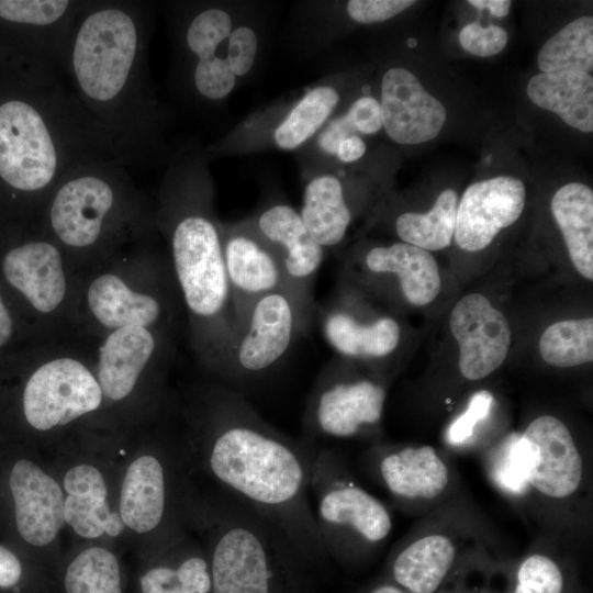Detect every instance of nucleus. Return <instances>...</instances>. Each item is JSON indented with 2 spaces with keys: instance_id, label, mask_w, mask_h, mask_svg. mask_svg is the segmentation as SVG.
I'll return each instance as SVG.
<instances>
[{
  "instance_id": "obj_1",
  "label": "nucleus",
  "mask_w": 593,
  "mask_h": 593,
  "mask_svg": "<svg viewBox=\"0 0 593 593\" xmlns=\"http://www.w3.org/2000/svg\"><path fill=\"white\" fill-rule=\"evenodd\" d=\"M150 29L148 2L88 0L64 59L70 89L127 167L150 163L161 148L165 113L148 69Z\"/></svg>"
},
{
  "instance_id": "obj_2",
  "label": "nucleus",
  "mask_w": 593,
  "mask_h": 593,
  "mask_svg": "<svg viewBox=\"0 0 593 593\" xmlns=\"http://www.w3.org/2000/svg\"><path fill=\"white\" fill-rule=\"evenodd\" d=\"M204 410L206 467L223 492L272 523L312 566L327 561L309 491L313 444L277 430L233 388L211 391Z\"/></svg>"
},
{
  "instance_id": "obj_3",
  "label": "nucleus",
  "mask_w": 593,
  "mask_h": 593,
  "mask_svg": "<svg viewBox=\"0 0 593 593\" xmlns=\"http://www.w3.org/2000/svg\"><path fill=\"white\" fill-rule=\"evenodd\" d=\"M98 158L123 163L63 78L0 74V222L33 221L67 172Z\"/></svg>"
},
{
  "instance_id": "obj_4",
  "label": "nucleus",
  "mask_w": 593,
  "mask_h": 593,
  "mask_svg": "<svg viewBox=\"0 0 593 593\" xmlns=\"http://www.w3.org/2000/svg\"><path fill=\"white\" fill-rule=\"evenodd\" d=\"M201 159L176 158L155 205L154 225L167 238L171 273L184 305L192 349L216 372L235 332L222 225L211 209Z\"/></svg>"
},
{
  "instance_id": "obj_5",
  "label": "nucleus",
  "mask_w": 593,
  "mask_h": 593,
  "mask_svg": "<svg viewBox=\"0 0 593 593\" xmlns=\"http://www.w3.org/2000/svg\"><path fill=\"white\" fill-rule=\"evenodd\" d=\"M155 205L127 166L113 158L67 172L32 221L66 253L82 276L155 230Z\"/></svg>"
},
{
  "instance_id": "obj_6",
  "label": "nucleus",
  "mask_w": 593,
  "mask_h": 593,
  "mask_svg": "<svg viewBox=\"0 0 593 593\" xmlns=\"http://www.w3.org/2000/svg\"><path fill=\"white\" fill-rule=\"evenodd\" d=\"M81 276L34 222H0V288L33 346L79 337Z\"/></svg>"
},
{
  "instance_id": "obj_7",
  "label": "nucleus",
  "mask_w": 593,
  "mask_h": 593,
  "mask_svg": "<svg viewBox=\"0 0 593 593\" xmlns=\"http://www.w3.org/2000/svg\"><path fill=\"white\" fill-rule=\"evenodd\" d=\"M206 517L212 593H309L313 566L272 523L226 493Z\"/></svg>"
},
{
  "instance_id": "obj_8",
  "label": "nucleus",
  "mask_w": 593,
  "mask_h": 593,
  "mask_svg": "<svg viewBox=\"0 0 593 593\" xmlns=\"http://www.w3.org/2000/svg\"><path fill=\"white\" fill-rule=\"evenodd\" d=\"M147 243L148 238L137 242L81 276L76 304L79 337L99 340L130 326L170 333L176 283Z\"/></svg>"
},
{
  "instance_id": "obj_9",
  "label": "nucleus",
  "mask_w": 593,
  "mask_h": 593,
  "mask_svg": "<svg viewBox=\"0 0 593 593\" xmlns=\"http://www.w3.org/2000/svg\"><path fill=\"white\" fill-rule=\"evenodd\" d=\"M82 338L29 346L0 362V398H15L11 404L29 428L47 432L101 406L94 363H88L93 356Z\"/></svg>"
},
{
  "instance_id": "obj_10",
  "label": "nucleus",
  "mask_w": 593,
  "mask_h": 593,
  "mask_svg": "<svg viewBox=\"0 0 593 593\" xmlns=\"http://www.w3.org/2000/svg\"><path fill=\"white\" fill-rule=\"evenodd\" d=\"M309 491L316 528L328 558L357 561L392 529L384 504L355 483L340 456L313 446Z\"/></svg>"
},
{
  "instance_id": "obj_11",
  "label": "nucleus",
  "mask_w": 593,
  "mask_h": 593,
  "mask_svg": "<svg viewBox=\"0 0 593 593\" xmlns=\"http://www.w3.org/2000/svg\"><path fill=\"white\" fill-rule=\"evenodd\" d=\"M88 0H0V74L63 78L64 59Z\"/></svg>"
},
{
  "instance_id": "obj_12",
  "label": "nucleus",
  "mask_w": 593,
  "mask_h": 593,
  "mask_svg": "<svg viewBox=\"0 0 593 593\" xmlns=\"http://www.w3.org/2000/svg\"><path fill=\"white\" fill-rule=\"evenodd\" d=\"M312 318L289 293L257 299L238 321L216 373L233 384L260 379L283 360Z\"/></svg>"
},
{
  "instance_id": "obj_13",
  "label": "nucleus",
  "mask_w": 593,
  "mask_h": 593,
  "mask_svg": "<svg viewBox=\"0 0 593 593\" xmlns=\"http://www.w3.org/2000/svg\"><path fill=\"white\" fill-rule=\"evenodd\" d=\"M385 398L379 380L356 376L334 361L314 383L304 411V429L311 439L359 436L379 425Z\"/></svg>"
},
{
  "instance_id": "obj_14",
  "label": "nucleus",
  "mask_w": 593,
  "mask_h": 593,
  "mask_svg": "<svg viewBox=\"0 0 593 593\" xmlns=\"http://www.w3.org/2000/svg\"><path fill=\"white\" fill-rule=\"evenodd\" d=\"M222 242L236 325L251 303L269 293H289L301 304L279 257L247 222L222 226Z\"/></svg>"
},
{
  "instance_id": "obj_15",
  "label": "nucleus",
  "mask_w": 593,
  "mask_h": 593,
  "mask_svg": "<svg viewBox=\"0 0 593 593\" xmlns=\"http://www.w3.org/2000/svg\"><path fill=\"white\" fill-rule=\"evenodd\" d=\"M526 457V484L552 500H567L580 488L583 460L567 425L556 416L534 418L519 435Z\"/></svg>"
},
{
  "instance_id": "obj_16",
  "label": "nucleus",
  "mask_w": 593,
  "mask_h": 593,
  "mask_svg": "<svg viewBox=\"0 0 593 593\" xmlns=\"http://www.w3.org/2000/svg\"><path fill=\"white\" fill-rule=\"evenodd\" d=\"M4 486L18 537L33 547L51 544L65 523V499L58 483L35 462L20 457L9 463Z\"/></svg>"
},
{
  "instance_id": "obj_17",
  "label": "nucleus",
  "mask_w": 593,
  "mask_h": 593,
  "mask_svg": "<svg viewBox=\"0 0 593 593\" xmlns=\"http://www.w3.org/2000/svg\"><path fill=\"white\" fill-rule=\"evenodd\" d=\"M449 326L459 346L458 367L465 379L481 380L502 366L511 346V327L485 295L460 298L450 313Z\"/></svg>"
},
{
  "instance_id": "obj_18",
  "label": "nucleus",
  "mask_w": 593,
  "mask_h": 593,
  "mask_svg": "<svg viewBox=\"0 0 593 593\" xmlns=\"http://www.w3.org/2000/svg\"><path fill=\"white\" fill-rule=\"evenodd\" d=\"M169 334L130 326L101 337L94 350V373L103 399L123 401L149 369L168 359Z\"/></svg>"
},
{
  "instance_id": "obj_19",
  "label": "nucleus",
  "mask_w": 593,
  "mask_h": 593,
  "mask_svg": "<svg viewBox=\"0 0 593 593\" xmlns=\"http://www.w3.org/2000/svg\"><path fill=\"white\" fill-rule=\"evenodd\" d=\"M525 203L526 189L518 178L499 176L470 184L457 205V245L469 253L485 249L519 219Z\"/></svg>"
},
{
  "instance_id": "obj_20",
  "label": "nucleus",
  "mask_w": 593,
  "mask_h": 593,
  "mask_svg": "<svg viewBox=\"0 0 593 593\" xmlns=\"http://www.w3.org/2000/svg\"><path fill=\"white\" fill-rule=\"evenodd\" d=\"M247 223L277 254L296 298L314 315L312 287L326 250L310 235L300 212L278 203Z\"/></svg>"
},
{
  "instance_id": "obj_21",
  "label": "nucleus",
  "mask_w": 593,
  "mask_h": 593,
  "mask_svg": "<svg viewBox=\"0 0 593 593\" xmlns=\"http://www.w3.org/2000/svg\"><path fill=\"white\" fill-rule=\"evenodd\" d=\"M382 127L401 145H416L435 138L441 131L447 111L417 77L402 67L388 69L381 81Z\"/></svg>"
},
{
  "instance_id": "obj_22",
  "label": "nucleus",
  "mask_w": 593,
  "mask_h": 593,
  "mask_svg": "<svg viewBox=\"0 0 593 593\" xmlns=\"http://www.w3.org/2000/svg\"><path fill=\"white\" fill-rule=\"evenodd\" d=\"M346 272L367 284L396 281L403 299L414 305L432 303L439 294L441 279L434 256L419 247L399 242L370 247Z\"/></svg>"
},
{
  "instance_id": "obj_23",
  "label": "nucleus",
  "mask_w": 593,
  "mask_h": 593,
  "mask_svg": "<svg viewBox=\"0 0 593 593\" xmlns=\"http://www.w3.org/2000/svg\"><path fill=\"white\" fill-rule=\"evenodd\" d=\"M321 329L328 345L347 360H380L401 342V326L389 315L366 318L355 311L345 292L320 309Z\"/></svg>"
},
{
  "instance_id": "obj_24",
  "label": "nucleus",
  "mask_w": 593,
  "mask_h": 593,
  "mask_svg": "<svg viewBox=\"0 0 593 593\" xmlns=\"http://www.w3.org/2000/svg\"><path fill=\"white\" fill-rule=\"evenodd\" d=\"M378 456V475L398 501L435 500L448 488V467L430 446L395 448Z\"/></svg>"
},
{
  "instance_id": "obj_25",
  "label": "nucleus",
  "mask_w": 593,
  "mask_h": 593,
  "mask_svg": "<svg viewBox=\"0 0 593 593\" xmlns=\"http://www.w3.org/2000/svg\"><path fill=\"white\" fill-rule=\"evenodd\" d=\"M459 550L444 534L417 537L393 553L387 575L406 593H440L457 570Z\"/></svg>"
},
{
  "instance_id": "obj_26",
  "label": "nucleus",
  "mask_w": 593,
  "mask_h": 593,
  "mask_svg": "<svg viewBox=\"0 0 593 593\" xmlns=\"http://www.w3.org/2000/svg\"><path fill=\"white\" fill-rule=\"evenodd\" d=\"M65 522L81 537L96 538L103 534L119 536L124 524L119 513L111 512L107 502V484L93 466L79 465L64 477Z\"/></svg>"
},
{
  "instance_id": "obj_27",
  "label": "nucleus",
  "mask_w": 593,
  "mask_h": 593,
  "mask_svg": "<svg viewBox=\"0 0 593 593\" xmlns=\"http://www.w3.org/2000/svg\"><path fill=\"white\" fill-rule=\"evenodd\" d=\"M528 98L571 127L593 131V77L579 70L540 72L526 87Z\"/></svg>"
},
{
  "instance_id": "obj_28",
  "label": "nucleus",
  "mask_w": 593,
  "mask_h": 593,
  "mask_svg": "<svg viewBox=\"0 0 593 593\" xmlns=\"http://www.w3.org/2000/svg\"><path fill=\"white\" fill-rule=\"evenodd\" d=\"M166 510V477L161 462L145 455L126 470L121 489L120 516L125 526L144 534L155 529Z\"/></svg>"
},
{
  "instance_id": "obj_29",
  "label": "nucleus",
  "mask_w": 593,
  "mask_h": 593,
  "mask_svg": "<svg viewBox=\"0 0 593 593\" xmlns=\"http://www.w3.org/2000/svg\"><path fill=\"white\" fill-rule=\"evenodd\" d=\"M562 233L570 260L586 280H593V191L581 182H569L556 191L550 204Z\"/></svg>"
},
{
  "instance_id": "obj_30",
  "label": "nucleus",
  "mask_w": 593,
  "mask_h": 593,
  "mask_svg": "<svg viewBox=\"0 0 593 593\" xmlns=\"http://www.w3.org/2000/svg\"><path fill=\"white\" fill-rule=\"evenodd\" d=\"M300 215L310 235L325 250L337 246L353 219L342 181L331 174L313 177L304 188Z\"/></svg>"
},
{
  "instance_id": "obj_31",
  "label": "nucleus",
  "mask_w": 593,
  "mask_h": 593,
  "mask_svg": "<svg viewBox=\"0 0 593 593\" xmlns=\"http://www.w3.org/2000/svg\"><path fill=\"white\" fill-rule=\"evenodd\" d=\"M458 198L452 189L439 193L426 213L405 212L394 223L403 243L427 251L440 250L451 244L455 233Z\"/></svg>"
},
{
  "instance_id": "obj_32",
  "label": "nucleus",
  "mask_w": 593,
  "mask_h": 593,
  "mask_svg": "<svg viewBox=\"0 0 593 593\" xmlns=\"http://www.w3.org/2000/svg\"><path fill=\"white\" fill-rule=\"evenodd\" d=\"M537 64L541 72L593 69V18L584 15L568 23L539 49Z\"/></svg>"
},
{
  "instance_id": "obj_33",
  "label": "nucleus",
  "mask_w": 593,
  "mask_h": 593,
  "mask_svg": "<svg viewBox=\"0 0 593 593\" xmlns=\"http://www.w3.org/2000/svg\"><path fill=\"white\" fill-rule=\"evenodd\" d=\"M338 102L339 93L332 86L321 85L311 89L275 130L276 145L283 150L303 145L323 126Z\"/></svg>"
},
{
  "instance_id": "obj_34",
  "label": "nucleus",
  "mask_w": 593,
  "mask_h": 593,
  "mask_svg": "<svg viewBox=\"0 0 593 593\" xmlns=\"http://www.w3.org/2000/svg\"><path fill=\"white\" fill-rule=\"evenodd\" d=\"M539 353L545 362L570 368L593 360V318L558 321L540 336Z\"/></svg>"
},
{
  "instance_id": "obj_35",
  "label": "nucleus",
  "mask_w": 593,
  "mask_h": 593,
  "mask_svg": "<svg viewBox=\"0 0 593 593\" xmlns=\"http://www.w3.org/2000/svg\"><path fill=\"white\" fill-rule=\"evenodd\" d=\"M141 593H212L206 556L188 553L147 569L139 578Z\"/></svg>"
},
{
  "instance_id": "obj_36",
  "label": "nucleus",
  "mask_w": 593,
  "mask_h": 593,
  "mask_svg": "<svg viewBox=\"0 0 593 593\" xmlns=\"http://www.w3.org/2000/svg\"><path fill=\"white\" fill-rule=\"evenodd\" d=\"M189 13L179 27V43L189 65L216 56L233 30L230 13L219 7H203Z\"/></svg>"
},
{
  "instance_id": "obj_37",
  "label": "nucleus",
  "mask_w": 593,
  "mask_h": 593,
  "mask_svg": "<svg viewBox=\"0 0 593 593\" xmlns=\"http://www.w3.org/2000/svg\"><path fill=\"white\" fill-rule=\"evenodd\" d=\"M510 593H579L570 570L555 557L534 552L517 564Z\"/></svg>"
},
{
  "instance_id": "obj_38",
  "label": "nucleus",
  "mask_w": 593,
  "mask_h": 593,
  "mask_svg": "<svg viewBox=\"0 0 593 593\" xmlns=\"http://www.w3.org/2000/svg\"><path fill=\"white\" fill-rule=\"evenodd\" d=\"M189 81L199 98L219 101L231 93L235 87L236 77L226 57L216 55L189 65Z\"/></svg>"
},
{
  "instance_id": "obj_39",
  "label": "nucleus",
  "mask_w": 593,
  "mask_h": 593,
  "mask_svg": "<svg viewBox=\"0 0 593 593\" xmlns=\"http://www.w3.org/2000/svg\"><path fill=\"white\" fill-rule=\"evenodd\" d=\"M507 32L495 24L482 26L472 22L462 27L459 43L463 49L479 57H490L499 54L506 46Z\"/></svg>"
},
{
  "instance_id": "obj_40",
  "label": "nucleus",
  "mask_w": 593,
  "mask_h": 593,
  "mask_svg": "<svg viewBox=\"0 0 593 593\" xmlns=\"http://www.w3.org/2000/svg\"><path fill=\"white\" fill-rule=\"evenodd\" d=\"M491 392L481 390L474 393L462 414L455 418L447 429V440L451 445H460L472 437L475 426L485 419L493 406Z\"/></svg>"
},
{
  "instance_id": "obj_41",
  "label": "nucleus",
  "mask_w": 593,
  "mask_h": 593,
  "mask_svg": "<svg viewBox=\"0 0 593 593\" xmlns=\"http://www.w3.org/2000/svg\"><path fill=\"white\" fill-rule=\"evenodd\" d=\"M258 49L256 32L240 25L232 30L227 38L226 60L235 77L247 75L254 66Z\"/></svg>"
},
{
  "instance_id": "obj_42",
  "label": "nucleus",
  "mask_w": 593,
  "mask_h": 593,
  "mask_svg": "<svg viewBox=\"0 0 593 593\" xmlns=\"http://www.w3.org/2000/svg\"><path fill=\"white\" fill-rule=\"evenodd\" d=\"M29 346L33 345L19 316L0 288V362Z\"/></svg>"
},
{
  "instance_id": "obj_43",
  "label": "nucleus",
  "mask_w": 593,
  "mask_h": 593,
  "mask_svg": "<svg viewBox=\"0 0 593 593\" xmlns=\"http://www.w3.org/2000/svg\"><path fill=\"white\" fill-rule=\"evenodd\" d=\"M414 3L412 0H350L347 13L355 22L370 24L387 21Z\"/></svg>"
},
{
  "instance_id": "obj_44",
  "label": "nucleus",
  "mask_w": 593,
  "mask_h": 593,
  "mask_svg": "<svg viewBox=\"0 0 593 593\" xmlns=\"http://www.w3.org/2000/svg\"><path fill=\"white\" fill-rule=\"evenodd\" d=\"M499 463L496 474L504 486L517 491L526 484V457L519 436L510 441Z\"/></svg>"
},
{
  "instance_id": "obj_45",
  "label": "nucleus",
  "mask_w": 593,
  "mask_h": 593,
  "mask_svg": "<svg viewBox=\"0 0 593 593\" xmlns=\"http://www.w3.org/2000/svg\"><path fill=\"white\" fill-rule=\"evenodd\" d=\"M30 580L21 557L13 549L0 544V592L25 593Z\"/></svg>"
},
{
  "instance_id": "obj_46",
  "label": "nucleus",
  "mask_w": 593,
  "mask_h": 593,
  "mask_svg": "<svg viewBox=\"0 0 593 593\" xmlns=\"http://www.w3.org/2000/svg\"><path fill=\"white\" fill-rule=\"evenodd\" d=\"M346 114L356 132L370 135L382 128L380 103L370 96H363L354 101Z\"/></svg>"
},
{
  "instance_id": "obj_47",
  "label": "nucleus",
  "mask_w": 593,
  "mask_h": 593,
  "mask_svg": "<svg viewBox=\"0 0 593 593\" xmlns=\"http://www.w3.org/2000/svg\"><path fill=\"white\" fill-rule=\"evenodd\" d=\"M356 132L348 115L345 113L331 121L318 134L317 145L327 155L335 156L343 139Z\"/></svg>"
},
{
  "instance_id": "obj_48",
  "label": "nucleus",
  "mask_w": 593,
  "mask_h": 593,
  "mask_svg": "<svg viewBox=\"0 0 593 593\" xmlns=\"http://www.w3.org/2000/svg\"><path fill=\"white\" fill-rule=\"evenodd\" d=\"M366 149L367 146L363 139L357 134H354L340 142L335 156L342 163H354L365 155Z\"/></svg>"
},
{
  "instance_id": "obj_49",
  "label": "nucleus",
  "mask_w": 593,
  "mask_h": 593,
  "mask_svg": "<svg viewBox=\"0 0 593 593\" xmlns=\"http://www.w3.org/2000/svg\"><path fill=\"white\" fill-rule=\"evenodd\" d=\"M468 3L481 10L488 9L496 18L507 15L512 4L510 0H470Z\"/></svg>"
},
{
  "instance_id": "obj_50",
  "label": "nucleus",
  "mask_w": 593,
  "mask_h": 593,
  "mask_svg": "<svg viewBox=\"0 0 593 593\" xmlns=\"http://www.w3.org/2000/svg\"><path fill=\"white\" fill-rule=\"evenodd\" d=\"M354 593H406L388 578L380 579Z\"/></svg>"
},
{
  "instance_id": "obj_51",
  "label": "nucleus",
  "mask_w": 593,
  "mask_h": 593,
  "mask_svg": "<svg viewBox=\"0 0 593 593\" xmlns=\"http://www.w3.org/2000/svg\"><path fill=\"white\" fill-rule=\"evenodd\" d=\"M440 593H477V592H468V591H441Z\"/></svg>"
}]
</instances>
